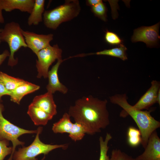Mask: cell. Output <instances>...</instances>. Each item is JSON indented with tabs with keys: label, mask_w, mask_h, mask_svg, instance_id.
I'll use <instances>...</instances> for the list:
<instances>
[{
	"label": "cell",
	"mask_w": 160,
	"mask_h": 160,
	"mask_svg": "<svg viewBox=\"0 0 160 160\" xmlns=\"http://www.w3.org/2000/svg\"><path fill=\"white\" fill-rule=\"evenodd\" d=\"M1 31V29H0V33ZM1 41L0 37V44L1 43Z\"/></svg>",
	"instance_id": "33"
},
{
	"label": "cell",
	"mask_w": 160,
	"mask_h": 160,
	"mask_svg": "<svg viewBox=\"0 0 160 160\" xmlns=\"http://www.w3.org/2000/svg\"><path fill=\"white\" fill-rule=\"evenodd\" d=\"M105 40L108 44L111 45H119L122 44V41L116 33L106 30L104 37Z\"/></svg>",
	"instance_id": "25"
},
{
	"label": "cell",
	"mask_w": 160,
	"mask_h": 160,
	"mask_svg": "<svg viewBox=\"0 0 160 160\" xmlns=\"http://www.w3.org/2000/svg\"><path fill=\"white\" fill-rule=\"evenodd\" d=\"M86 131L80 124L75 122L73 123L68 136L73 140L76 142L81 140L84 137Z\"/></svg>",
	"instance_id": "23"
},
{
	"label": "cell",
	"mask_w": 160,
	"mask_h": 160,
	"mask_svg": "<svg viewBox=\"0 0 160 160\" xmlns=\"http://www.w3.org/2000/svg\"><path fill=\"white\" fill-rule=\"evenodd\" d=\"M160 82L153 80L149 89L140 98L133 107L136 109L142 110L147 109L156 103L158 92L160 89Z\"/></svg>",
	"instance_id": "11"
},
{
	"label": "cell",
	"mask_w": 160,
	"mask_h": 160,
	"mask_svg": "<svg viewBox=\"0 0 160 160\" xmlns=\"http://www.w3.org/2000/svg\"><path fill=\"white\" fill-rule=\"evenodd\" d=\"M102 1L101 0H87L86 1V4L88 6L92 7L98 4Z\"/></svg>",
	"instance_id": "30"
},
{
	"label": "cell",
	"mask_w": 160,
	"mask_h": 160,
	"mask_svg": "<svg viewBox=\"0 0 160 160\" xmlns=\"http://www.w3.org/2000/svg\"><path fill=\"white\" fill-rule=\"evenodd\" d=\"M91 10L95 16L104 21H107V8L103 1L91 7Z\"/></svg>",
	"instance_id": "24"
},
{
	"label": "cell",
	"mask_w": 160,
	"mask_h": 160,
	"mask_svg": "<svg viewBox=\"0 0 160 160\" xmlns=\"http://www.w3.org/2000/svg\"><path fill=\"white\" fill-rule=\"evenodd\" d=\"M111 135L108 133L106 134L105 139L100 136L99 138L100 147V154L99 160H110V158L108 155V152L109 148L108 143L112 139Z\"/></svg>",
	"instance_id": "22"
},
{
	"label": "cell",
	"mask_w": 160,
	"mask_h": 160,
	"mask_svg": "<svg viewBox=\"0 0 160 160\" xmlns=\"http://www.w3.org/2000/svg\"><path fill=\"white\" fill-rule=\"evenodd\" d=\"M34 2L35 0H0V6L2 10L7 12L18 9L30 14Z\"/></svg>",
	"instance_id": "14"
},
{
	"label": "cell",
	"mask_w": 160,
	"mask_h": 160,
	"mask_svg": "<svg viewBox=\"0 0 160 160\" xmlns=\"http://www.w3.org/2000/svg\"><path fill=\"white\" fill-rule=\"evenodd\" d=\"M62 50L57 44L50 45L40 51L36 54L38 60L36 66L38 72L37 77H48L49 68L56 60L62 59Z\"/></svg>",
	"instance_id": "7"
},
{
	"label": "cell",
	"mask_w": 160,
	"mask_h": 160,
	"mask_svg": "<svg viewBox=\"0 0 160 160\" xmlns=\"http://www.w3.org/2000/svg\"><path fill=\"white\" fill-rule=\"evenodd\" d=\"M127 142L129 145L133 147L138 146L141 143L140 132L139 129L130 127L127 132Z\"/></svg>",
	"instance_id": "21"
},
{
	"label": "cell",
	"mask_w": 160,
	"mask_h": 160,
	"mask_svg": "<svg viewBox=\"0 0 160 160\" xmlns=\"http://www.w3.org/2000/svg\"><path fill=\"white\" fill-rule=\"evenodd\" d=\"M127 50V48L122 44L118 47L114 48L109 49H105L95 53L78 54L76 55L75 57H82L94 55H105L118 57L124 61L127 59L126 54Z\"/></svg>",
	"instance_id": "18"
},
{
	"label": "cell",
	"mask_w": 160,
	"mask_h": 160,
	"mask_svg": "<svg viewBox=\"0 0 160 160\" xmlns=\"http://www.w3.org/2000/svg\"><path fill=\"white\" fill-rule=\"evenodd\" d=\"M64 60H57V63L53 65L48 72V83L46 86L47 92L52 94L57 91L63 94H66L68 89L62 84L59 79L58 71L59 67Z\"/></svg>",
	"instance_id": "12"
},
{
	"label": "cell",
	"mask_w": 160,
	"mask_h": 160,
	"mask_svg": "<svg viewBox=\"0 0 160 160\" xmlns=\"http://www.w3.org/2000/svg\"><path fill=\"white\" fill-rule=\"evenodd\" d=\"M70 116L68 113H65L62 117L53 124L52 130L55 133H69L73 123L71 122Z\"/></svg>",
	"instance_id": "19"
},
{
	"label": "cell",
	"mask_w": 160,
	"mask_h": 160,
	"mask_svg": "<svg viewBox=\"0 0 160 160\" xmlns=\"http://www.w3.org/2000/svg\"><path fill=\"white\" fill-rule=\"evenodd\" d=\"M22 32L27 47L36 55L40 51L49 45L53 39V34L52 33L38 34L23 30Z\"/></svg>",
	"instance_id": "9"
},
{
	"label": "cell",
	"mask_w": 160,
	"mask_h": 160,
	"mask_svg": "<svg viewBox=\"0 0 160 160\" xmlns=\"http://www.w3.org/2000/svg\"><path fill=\"white\" fill-rule=\"evenodd\" d=\"M144 149L135 160H160V139L156 130L150 136Z\"/></svg>",
	"instance_id": "10"
},
{
	"label": "cell",
	"mask_w": 160,
	"mask_h": 160,
	"mask_svg": "<svg viewBox=\"0 0 160 160\" xmlns=\"http://www.w3.org/2000/svg\"><path fill=\"white\" fill-rule=\"evenodd\" d=\"M107 103L106 99L100 100L92 95L83 96L70 107L68 113L75 122L83 126L86 134L93 135L110 124Z\"/></svg>",
	"instance_id": "1"
},
{
	"label": "cell",
	"mask_w": 160,
	"mask_h": 160,
	"mask_svg": "<svg viewBox=\"0 0 160 160\" xmlns=\"http://www.w3.org/2000/svg\"><path fill=\"white\" fill-rule=\"evenodd\" d=\"M45 2L44 0H35L32 9L28 19V25H37L43 21Z\"/></svg>",
	"instance_id": "17"
},
{
	"label": "cell",
	"mask_w": 160,
	"mask_h": 160,
	"mask_svg": "<svg viewBox=\"0 0 160 160\" xmlns=\"http://www.w3.org/2000/svg\"><path fill=\"white\" fill-rule=\"evenodd\" d=\"M109 98L111 103L117 105L122 108L120 116L125 117L129 115L134 121L140 132L141 144L145 148L151 134L160 127V122L151 115V111H143L134 108L127 102V98L125 94H116L110 97Z\"/></svg>",
	"instance_id": "2"
},
{
	"label": "cell",
	"mask_w": 160,
	"mask_h": 160,
	"mask_svg": "<svg viewBox=\"0 0 160 160\" xmlns=\"http://www.w3.org/2000/svg\"><path fill=\"white\" fill-rule=\"evenodd\" d=\"M110 160H135V159L120 149L116 148L112 150Z\"/></svg>",
	"instance_id": "26"
},
{
	"label": "cell",
	"mask_w": 160,
	"mask_h": 160,
	"mask_svg": "<svg viewBox=\"0 0 160 160\" xmlns=\"http://www.w3.org/2000/svg\"><path fill=\"white\" fill-rule=\"evenodd\" d=\"M81 10L78 0H65L64 4L55 8L45 10L43 21L47 28L55 30L62 23L70 21L77 17Z\"/></svg>",
	"instance_id": "3"
},
{
	"label": "cell",
	"mask_w": 160,
	"mask_h": 160,
	"mask_svg": "<svg viewBox=\"0 0 160 160\" xmlns=\"http://www.w3.org/2000/svg\"><path fill=\"white\" fill-rule=\"evenodd\" d=\"M42 130V127H39L32 143L28 146L20 148L17 151H15L13 155L12 160H38L36 157L39 155L42 154L45 155L55 149L62 148L64 149L68 148L67 144L51 145L43 143L39 137Z\"/></svg>",
	"instance_id": "5"
},
{
	"label": "cell",
	"mask_w": 160,
	"mask_h": 160,
	"mask_svg": "<svg viewBox=\"0 0 160 160\" xmlns=\"http://www.w3.org/2000/svg\"><path fill=\"white\" fill-rule=\"evenodd\" d=\"M19 24L15 22L7 23L1 29L0 37L2 41L7 43L10 50V55L8 62L9 66L13 67L18 63L15 59V53L22 47H27V46L23 34Z\"/></svg>",
	"instance_id": "4"
},
{
	"label": "cell",
	"mask_w": 160,
	"mask_h": 160,
	"mask_svg": "<svg viewBox=\"0 0 160 160\" xmlns=\"http://www.w3.org/2000/svg\"><path fill=\"white\" fill-rule=\"evenodd\" d=\"M156 103H158L159 105H160V89L159 91L157 96L156 97Z\"/></svg>",
	"instance_id": "32"
},
{
	"label": "cell",
	"mask_w": 160,
	"mask_h": 160,
	"mask_svg": "<svg viewBox=\"0 0 160 160\" xmlns=\"http://www.w3.org/2000/svg\"><path fill=\"white\" fill-rule=\"evenodd\" d=\"M2 10L1 9L0 6V20L1 23H4V19L2 14Z\"/></svg>",
	"instance_id": "31"
},
{
	"label": "cell",
	"mask_w": 160,
	"mask_h": 160,
	"mask_svg": "<svg viewBox=\"0 0 160 160\" xmlns=\"http://www.w3.org/2000/svg\"><path fill=\"white\" fill-rule=\"evenodd\" d=\"M53 117L57 113V106L54 100L53 94L47 92L35 97L31 103Z\"/></svg>",
	"instance_id": "13"
},
{
	"label": "cell",
	"mask_w": 160,
	"mask_h": 160,
	"mask_svg": "<svg viewBox=\"0 0 160 160\" xmlns=\"http://www.w3.org/2000/svg\"><path fill=\"white\" fill-rule=\"evenodd\" d=\"M0 23H1V21H0Z\"/></svg>",
	"instance_id": "34"
},
{
	"label": "cell",
	"mask_w": 160,
	"mask_h": 160,
	"mask_svg": "<svg viewBox=\"0 0 160 160\" xmlns=\"http://www.w3.org/2000/svg\"><path fill=\"white\" fill-rule=\"evenodd\" d=\"M0 102V140H7L11 141L12 143V151L10 156L7 160H12L13 154L16 146L23 145L25 143L20 141L19 137L25 134L36 133V130H26L12 124L5 118L2 112L4 106Z\"/></svg>",
	"instance_id": "6"
},
{
	"label": "cell",
	"mask_w": 160,
	"mask_h": 160,
	"mask_svg": "<svg viewBox=\"0 0 160 160\" xmlns=\"http://www.w3.org/2000/svg\"><path fill=\"white\" fill-rule=\"evenodd\" d=\"M160 23L150 26H142L134 30L131 38L133 42L142 41L147 47H152L156 46L160 39L159 29Z\"/></svg>",
	"instance_id": "8"
},
{
	"label": "cell",
	"mask_w": 160,
	"mask_h": 160,
	"mask_svg": "<svg viewBox=\"0 0 160 160\" xmlns=\"http://www.w3.org/2000/svg\"><path fill=\"white\" fill-rule=\"evenodd\" d=\"M10 92L5 88L2 82L0 80V102H2L1 97L4 95H10Z\"/></svg>",
	"instance_id": "28"
},
{
	"label": "cell",
	"mask_w": 160,
	"mask_h": 160,
	"mask_svg": "<svg viewBox=\"0 0 160 160\" xmlns=\"http://www.w3.org/2000/svg\"><path fill=\"white\" fill-rule=\"evenodd\" d=\"M9 55L10 52L7 49L4 50L1 54H0V66L6 58L9 57Z\"/></svg>",
	"instance_id": "29"
},
{
	"label": "cell",
	"mask_w": 160,
	"mask_h": 160,
	"mask_svg": "<svg viewBox=\"0 0 160 160\" xmlns=\"http://www.w3.org/2000/svg\"><path fill=\"white\" fill-rule=\"evenodd\" d=\"M35 125H45L53 117L39 107L31 103L29 105L27 112Z\"/></svg>",
	"instance_id": "16"
},
{
	"label": "cell",
	"mask_w": 160,
	"mask_h": 160,
	"mask_svg": "<svg viewBox=\"0 0 160 160\" xmlns=\"http://www.w3.org/2000/svg\"><path fill=\"white\" fill-rule=\"evenodd\" d=\"M40 86L26 81L10 91V100L18 104L22 98L25 95L38 90Z\"/></svg>",
	"instance_id": "15"
},
{
	"label": "cell",
	"mask_w": 160,
	"mask_h": 160,
	"mask_svg": "<svg viewBox=\"0 0 160 160\" xmlns=\"http://www.w3.org/2000/svg\"><path fill=\"white\" fill-rule=\"evenodd\" d=\"M9 142L7 140H0V160H4L6 157L12 153V147H8Z\"/></svg>",
	"instance_id": "27"
},
{
	"label": "cell",
	"mask_w": 160,
	"mask_h": 160,
	"mask_svg": "<svg viewBox=\"0 0 160 160\" xmlns=\"http://www.w3.org/2000/svg\"><path fill=\"white\" fill-rule=\"evenodd\" d=\"M0 80L2 82L6 89L9 92L27 81L23 79L12 77L1 71H0Z\"/></svg>",
	"instance_id": "20"
}]
</instances>
